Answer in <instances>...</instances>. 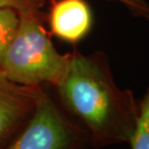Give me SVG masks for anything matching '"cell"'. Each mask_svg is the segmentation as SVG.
<instances>
[{"mask_svg":"<svg viewBox=\"0 0 149 149\" xmlns=\"http://www.w3.org/2000/svg\"><path fill=\"white\" fill-rule=\"evenodd\" d=\"M129 143L132 149H149V87L139 101V117Z\"/></svg>","mask_w":149,"mask_h":149,"instance_id":"obj_6","label":"cell"},{"mask_svg":"<svg viewBox=\"0 0 149 149\" xmlns=\"http://www.w3.org/2000/svg\"><path fill=\"white\" fill-rule=\"evenodd\" d=\"M49 22L55 36L75 43L91 31L93 14L85 0H59L52 6Z\"/></svg>","mask_w":149,"mask_h":149,"instance_id":"obj_5","label":"cell"},{"mask_svg":"<svg viewBox=\"0 0 149 149\" xmlns=\"http://www.w3.org/2000/svg\"><path fill=\"white\" fill-rule=\"evenodd\" d=\"M91 147L88 131L63 115L42 91L34 113L0 149H86Z\"/></svg>","mask_w":149,"mask_h":149,"instance_id":"obj_3","label":"cell"},{"mask_svg":"<svg viewBox=\"0 0 149 149\" xmlns=\"http://www.w3.org/2000/svg\"><path fill=\"white\" fill-rule=\"evenodd\" d=\"M19 22V15L11 9L0 8V64Z\"/></svg>","mask_w":149,"mask_h":149,"instance_id":"obj_7","label":"cell"},{"mask_svg":"<svg viewBox=\"0 0 149 149\" xmlns=\"http://www.w3.org/2000/svg\"><path fill=\"white\" fill-rule=\"evenodd\" d=\"M42 91L40 86L15 83L0 71V148L28 121Z\"/></svg>","mask_w":149,"mask_h":149,"instance_id":"obj_4","label":"cell"},{"mask_svg":"<svg viewBox=\"0 0 149 149\" xmlns=\"http://www.w3.org/2000/svg\"><path fill=\"white\" fill-rule=\"evenodd\" d=\"M125 6L134 15L149 20V3L146 0H113Z\"/></svg>","mask_w":149,"mask_h":149,"instance_id":"obj_9","label":"cell"},{"mask_svg":"<svg viewBox=\"0 0 149 149\" xmlns=\"http://www.w3.org/2000/svg\"><path fill=\"white\" fill-rule=\"evenodd\" d=\"M55 87L64 106L87 130L91 147L129 143L139 117V101L121 90L102 53L69 54L65 70Z\"/></svg>","mask_w":149,"mask_h":149,"instance_id":"obj_1","label":"cell"},{"mask_svg":"<svg viewBox=\"0 0 149 149\" xmlns=\"http://www.w3.org/2000/svg\"><path fill=\"white\" fill-rule=\"evenodd\" d=\"M45 0H0V8L11 9L22 17H38Z\"/></svg>","mask_w":149,"mask_h":149,"instance_id":"obj_8","label":"cell"},{"mask_svg":"<svg viewBox=\"0 0 149 149\" xmlns=\"http://www.w3.org/2000/svg\"><path fill=\"white\" fill-rule=\"evenodd\" d=\"M68 58L69 54L62 55L56 50L38 17H22L0 64V71L20 85L56 86Z\"/></svg>","mask_w":149,"mask_h":149,"instance_id":"obj_2","label":"cell"}]
</instances>
